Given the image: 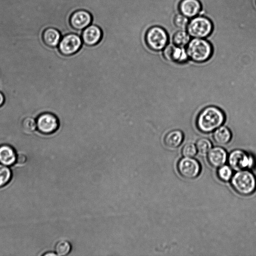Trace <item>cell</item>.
I'll return each instance as SVG.
<instances>
[{"instance_id":"6da1fadb","label":"cell","mask_w":256,"mask_h":256,"mask_svg":"<svg viewBox=\"0 0 256 256\" xmlns=\"http://www.w3.org/2000/svg\"><path fill=\"white\" fill-rule=\"evenodd\" d=\"M226 116L224 112L215 106H208L198 114L196 120L198 129L204 133L214 132L224 123Z\"/></svg>"},{"instance_id":"7a4b0ae2","label":"cell","mask_w":256,"mask_h":256,"mask_svg":"<svg viewBox=\"0 0 256 256\" xmlns=\"http://www.w3.org/2000/svg\"><path fill=\"white\" fill-rule=\"evenodd\" d=\"M232 188L240 195H250L256 190V178L249 170L236 171L231 180Z\"/></svg>"},{"instance_id":"3957f363","label":"cell","mask_w":256,"mask_h":256,"mask_svg":"<svg viewBox=\"0 0 256 256\" xmlns=\"http://www.w3.org/2000/svg\"><path fill=\"white\" fill-rule=\"evenodd\" d=\"M186 49L188 58L196 62L208 60L211 57L213 50L210 42L200 38L191 39Z\"/></svg>"},{"instance_id":"277c9868","label":"cell","mask_w":256,"mask_h":256,"mask_svg":"<svg viewBox=\"0 0 256 256\" xmlns=\"http://www.w3.org/2000/svg\"><path fill=\"white\" fill-rule=\"evenodd\" d=\"M145 40L148 48L154 52L164 50L168 42V36L166 30L160 26H154L146 32Z\"/></svg>"},{"instance_id":"5b68a950","label":"cell","mask_w":256,"mask_h":256,"mask_svg":"<svg viewBox=\"0 0 256 256\" xmlns=\"http://www.w3.org/2000/svg\"><path fill=\"white\" fill-rule=\"evenodd\" d=\"M212 30V21L202 16H197L192 18L186 28V31L193 38H204L211 34Z\"/></svg>"},{"instance_id":"8992f818","label":"cell","mask_w":256,"mask_h":256,"mask_svg":"<svg viewBox=\"0 0 256 256\" xmlns=\"http://www.w3.org/2000/svg\"><path fill=\"white\" fill-rule=\"evenodd\" d=\"M228 162L232 168L236 172L250 169L256 164V160L252 155L240 149L234 150L230 152Z\"/></svg>"},{"instance_id":"52a82bcc","label":"cell","mask_w":256,"mask_h":256,"mask_svg":"<svg viewBox=\"0 0 256 256\" xmlns=\"http://www.w3.org/2000/svg\"><path fill=\"white\" fill-rule=\"evenodd\" d=\"M82 44L81 36L70 33L62 36L58 48L62 54L70 56L76 53L82 46Z\"/></svg>"},{"instance_id":"ba28073f","label":"cell","mask_w":256,"mask_h":256,"mask_svg":"<svg viewBox=\"0 0 256 256\" xmlns=\"http://www.w3.org/2000/svg\"><path fill=\"white\" fill-rule=\"evenodd\" d=\"M177 170L181 176L192 180L199 176L201 166L199 162L194 158L183 157L178 163Z\"/></svg>"},{"instance_id":"9c48e42d","label":"cell","mask_w":256,"mask_h":256,"mask_svg":"<svg viewBox=\"0 0 256 256\" xmlns=\"http://www.w3.org/2000/svg\"><path fill=\"white\" fill-rule=\"evenodd\" d=\"M37 130L45 134L56 132L60 127V121L53 114L44 112L40 114L36 118Z\"/></svg>"},{"instance_id":"30bf717a","label":"cell","mask_w":256,"mask_h":256,"mask_svg":"<svg viewBox=\"0 0 256 256\" xmlns=\"http://www.w3.org/2000/svg\"><path fill=\"white\" fill-rule=\"evenodd\" d=\"M162 54L166 60L179 64L185 62L188 59L186 49L173 44H167L163 50Z\"/></svg>"},{"instance_id":"8fae6325","label":"cell","mask_w":256,"mask_h":256,"mask_svg":"<svg viewBox=\"0 0 256 256\" xmlns=\"http://www.w3.org/2000/svg\"><path fill=\"white\" fill-rule=\"evenodd\" d=\"M92 16L88 11L78 10L72 14L70 22L74 28L82 30L92 24Z\"/></svg>"},{"instance_id":"7c38bea8","label":"cell","mask_w":256,"mask_h":256,"mask_svg":"<svg viewBox=\"0 0 256 256\" xmlns=\"http://www.w3.org/2000/svg\"><path fill=\"white\" fill-rule=\"evenodd\" d=\"M102 33L101 28L98 26L91 24L82 30L81 37L84 44L93 46L98 44L101 40Z\"/></svg>"},{"instance_id":"4fadbf2b","label":"cell","mask_w":256,"mask_h":256,"mask_svg":"<svg viewBox=\"0 0 256 256\" xmlns=\"http://www.w3.org/2000/svg\"><path fill=\"white\" fill-rule=\"evenodd\" d=\"M226 150L220 146L212 148L206 154L208 162L212 167L218 168L224 164L228 161Z\"/></svg>"},{"instance_id":"5bb4252c","label":"cell","mask_w":256,"mask_h":256,"mask_svg":"<svg viewBox=\"0 0 256 256\" xmlns=\"http://www.w3.org/2000/svg\"><path fill=\"white\" fill-rule=\"evenodd\" d=\"M202 7V4L198 0H181L178 8L180 14L192 18L200 13Z\"/></svg>"},{"instance_id":"9a60e30c","label":"cell","mask_w":256,"mask_h":256,"mask_svg":"<svg viewBox=\"0 0 256 256\" xmlns=\"http://www.w3.org/2000/svg\"><path fill=\"white\" fill-rule=\"evenodd\" d=\"M42 38L47 46L55 48L58 46L62 36L58 30L52 27H48L44 30Z\"/></svg>"},{"instance_id":"2e32d148","label":"cell","mask_w":256,"mask_h":256,"mask_svg":"<svg viewBox=\"0 0 256 256\" xmlns=\"http://www.w3.org/2000/svg\"><path fill=\"white\" fill-rule=\"evenodd\" d=\"M14 148L8 144L0 145V162L5 166H11L16 162Z\"/></svg>"},{"instance_id":"e0dca14e","label":"cell","mask_w":256,"mask_h":256,"mask_svg":"<svg viewBox=\"0 0 256 256\" xmlns=\"http://www.w3.org/2000/svg\"><path fill=\"white\" fill-rule=\"evenodd\" d=\"M184 138L183 132L178 130L169 132L164 138L165 145L171 148L178 147L182 142Z\"/></svg>"},{"instance_id":"ac0fdd59","label":"cell","mask_w":256,"mask_h":256,"mask_svg":"<svg viewBox=\"0 0 256 256\" xmlns=\"http://www.w3.org/2000/svg\"><path fill=\"white\" fill-rule=\"evenodd\" d=\"M22 128L24 132L31 137H38L42 134L37 130L36 119L32 116H27L22 120Z\"/></svg>"},{"instance_id":"d6986e66","label":"cell","mask_w":256,"mask_h":256,"mask_svg":"<svg viewBox=\"0 0 256 256\" xmlns=\"http://www.w3.org/2000/svg\"><path fill=\"white\" fill-rule=\"evenodd\" d=\"M232 134L230 130L226 126H221L214 131V141L220 145L228 144L231 140Z\"/></svg>"},{"instance_id":"ffe728a7","label":"cell","mask_w":256,"mask_h":256,"mask_svg":"<svg viewBox=\"0 0 256 256\" xmlns=\"http://www.w3.org/2000/svg\"><path fill=\"white\" fill-rule=\"evenodd\" d=\"M190 37L187 31L184 30H180L176 31L173 35V44L178 46L184 48L191 40Z\"/></svg>"},{"instance_id":"44dd1931","label":"cell","mask_w":256,"mask_h":256,"mask_svg":"<svg viewBox=\"0 0 256 256\" xmlns=\"http://www.w3.org/2000/svg\"><path fill=\"white\" fill-rule=\"evenodd\" d=\"M232 170H233L230 166L225 164L220 166L218 168L217 170L218 178L223 182L230 180L234 174Z\"/></svg>"},{"instance_id":"7402d4cb","label":"cell","mask_w":256,"mask_h":256,"mask_svg":"<svg viewBox=\"0 0 256 256\" xmlns=\"http://www.w3.org/2000/svg\"><path fill=\"white\" fill-rule=\"evenodd\" d=\"M198 152L201 154H206L212 148L211 141L206 138L198 139L196 144Z\"/></svg>"},{"instance_id":"603a6c76","label":"cell","mask_w":256,"mask_h":256,"mask_svg":"<svg viewBox=\"0 0 256 256\" xmlns=\"http://www.w3.org/2000/svg\"><path fill=\"white\" fill-rule=\"evenodd\" d=\"M12 174L6 166L0 164V188L7 184L10 180Z\"/></svg>"},{"instance_id":"cb8c5ba5","label":"cell","mask_w":256,"mask_h":256,"mask_svg":"<svg viewBox=\"0 0 256 256\" xmlns=\"http://www.w3.org/2000/svg\"><path fill=\"white\" fill-rule=\"evenodd\" d=\"M70 250L71 245L66 240H60L56 244L55 246L56 254L58 256L66 255L70 252Z\"/></svg>"},{"instance_id":"d4e9b609","label":"cell","mask_w":256,"mask_h":256,"mask_svg":"<svg viewBox=\"0 0 256 256\" xmlns=\"http://www.w3.org/2000/svg\"><path fill=\"white\" fill-rule=\"evenodd\" d=\"M189 21V18L180 13L176 14L174 18V26L180 30L186 29Z\"/></svg>"},{"instance_id":"484cf974","label":"cell","mask_w":256,"mask_h":256,"mask_svg":"<svg viewBox=\"0 0 256 256\" xmlns=\"http://www.w3.org/2000/svg\"><path fill=\"white\" fill-rule=\"evenodd\" d=\"M197 152L196 146L192 143L185 144L182 149V154L184 157L194 158Z\"/></svg>"},{"instance_id":"4316f807","label":"cell","mask_w":256,"mask_h":256,"mask_svg":"<svg viewBox=\"0 0 256 256\" xmlns=\"http://www.w3.org/2000/svg\"><path fill=\"white\" fill-rule=\"evenodd\" d=\"M27 160L26 155L24 154H19L16 156V162L18 164H24Z\"/></svg>"},{"instance_id":"83f0119b","label":"cell","mask_w":256,"mask_h":256,"mask_svg":"<svg viewBox=\"0 0 256 256\" xmlns=\"http://www.w3.org/2000/svg\"><path fill=\"white\" fill-rule=\"evenodd\" d=\"M4 96L3 94L0 92V108L4 104Z\"/></svg>"},{"instance_id":"f1b7e54d","label":"cell","mask_w":256,"mask_h":256,"mask_svg":"<svg viewBox=\"0 0 256 256\" xmlns=\"http://www.w3.org/2000/svg\"><path fill=\"white\" fill-rule=\"evenodd\" d=\"M56 254L50 252H48L46 254H44V255L46 256H56Z\"/></svg>"}]
</instances>
